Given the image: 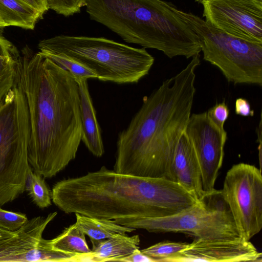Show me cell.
Wrapping results in <instances>:
<instances>
[{
  "instance_id": "6da1fadb",
  "label": "cell",
  "mask_w": 262,
  "mask_h": 262,
  "mask_svg": "<svg viewBox=\"0 0 262 262\" xmlns=\"http://www.w3.org/2000/svg\"><path fill=\"white\" fill-rule=\"evenodd\" d=\"M19 82L28 109V161L51 178L73 160L81 141L78 85L67 70L28 47L21 51Z\"/></svg>"
},
{
  "instance_id": "7a4b0ae2",
  "label": "cell",
  "mask_w": 262,
  "mask_h": 262,
  "mask_svg": "<svg viewBox=\"0 0 262 262\" xmlns=\"http://www.w3.org/2000/svg\"><path fill=\"white\" fill-rule=\"evenodd\" d=\"M200 64V55L193 56L181 72L143 98L128 126L118 134L113 170L175 181L173 155L190 116Z\"/></svg>"
},
{
  "instance_id": "3957f363",
  "label": "cell",
  "mask_w": 262,
  "mask_h": 262,
  "mask_svg": "<svg viewBox=\"0 0 262 262\" xmlns=\"http://www.w3.org/2000/svg\"><path fill=\"white\" fill-rule=\"evenodd\" d=\"M51 198L66 213L110 220L167 216L199 202L175 181L119 173L105 166L58 181Z\"/></svg>"
},
{
  "instance_id": "277c9868",
  "label": "cell",
  "mask_w": 262,
  "mask_h": 262,
  "mask_svg": "<svg viewBox=\"0 0 262 262\" xmlns=\"http://www.w3.org/2000/svg\"><path fill=\"white\" fill-rule=\"evenodd\" d=\"M90 18L105 26L125 42L161 51L168 57L183 54L193 32L161 0H85Z\"/></svg>"
},
{
  "instance_id": "5b68a950",
  "label": "cell",
  "mask_w": 262,
  "mask_h": 262,
  "mask_svg": "<svg viewBox=\"0 0 262 262\" xmlns=\"http://www.w3.org/2000/svg\"><path fill=\"white\" fill-rule=\"evenodd\" d=\"M38 52L66 57L93 72L102 81L137 83L147 75L154 58L145 48L104 37L59 35L38 43Z\"/></svg>"
},
{
  "instance_id": "8992f818",
  "label": "cell",
  "mask_w": 262,
  "mask_h": 262,
  "mask_svg": "<svg viewBox=\"0 0 262 262\" xmlns=\"http://www.w3.org/2000/svg\"><path fill=\"white\" fill-rule=\"evenodd\" d=\"M30 124L27 100L19 81L0 101V206L25 191Z\"/></svg>"
},
{
  "instance_id": "52a82bcc",
  "label": "cell",
  "mask_w": 262,
  "mask_h": 262,
  "mask_svg": "<svg viewBox=\"0 0 262 262\" xmlns=\"http://www.w3.org/2000/svg\"><path fill=\"white\" fill-rule=\"evenodd\" d=\"M173 9L197 35L204 59L217 67L228 81L262 85V43L233 36L192 13Z\"/></svg>"
},
{
  "instance_id": "ba28073f",
  "label": "cell",
  "mask_w": 262,
  "mask_h": 262,
  "mask_svg": "<svg viewBox=\"0 0 262 262\" xmlns=\"http://www.w3.org/2000/svg\"><path fill=\"white\" fill-rule=\"evenodd\" d=\"M112 221L136 230L144 229L155 233L184 232L194 236L196 238L218 239L241 237L225 202L208 205L205 200L167 216L127 217Z\"/></svg>"
},
{
  "instance_id": "9c48e42d",
  "label": "cell",
  "mask_w": 262,
  "mask_h": 262,
  "mask_svg": "<svg viewBox=\"0 0 262 262\" xmlns=\"http://www.w3.org/2000/svg\"><path fill=\"white\" fill-rule=\"evenodd\" d=\"M219 194L227 205L242 238L250 241L262 228L261 171L240 163L227 171Z\"/></svg>"
},
{
  "instance_id": "30bf717a",
  "label": "cell",
  "mask_w": 262,
  "mask_h": 262,
  "mask_svg": "<svg viewBox=\"0 0 262 262\" xmlns=\"http://www.w3.org/2000/svg\"><path fill=\"white\" fill-rule=\"evenodd\" d=\"M184 132L196 155L207 198L219 194L220 191L214 188V185L223 163L226 130L217 126L205 112L190 115Z\"/></svg>"
},
{
  "instance_id": "8fae6325",
  "label": "cell",
  "mask_w": 262,
  "mask_h": 262,
  "mask_svg": "<svg viewBox=\"0 0 262 262\" xmlns=\"http://www.w3.org/2000/svg\"><path fill=\"white\" fill-rule=\"evenodd\" d=\"M205 21L243 39L262 43V0H206Z\"/></svg>"
},
{
  "instance_id": "7c38bea8",
  "label": "cell",
  "mask_w": 262,
  "mask_h": 262,
  "mask_svg": "<svg viewBox=\"0 0 262 262\" xmlns=\"http://www.w3.org/2000/svg\"><path fill=\"white\" fill-rule=\"evenodd\" d=\"M262 254L250 242L242 237L228 239L195 238L187 247L166 262H238L262 260Z\"/></svg>"
},
{
  "instance_id": "4fadbf2b",
  "label": "cell",
  "mask_w": 262,
  "mask_h": 262,
  "mask_svg": "<svg viewBox=\"0 0 262 262\" xmlns=\"http://www.w3.org/2000/svg\"><path fill=\"white\" fill-rule=\"evenodd\" d=\"M172 167L175 181L199 201L207 196L203 190L200 164L193 147L184 132L177 143Z\"/></svg>"
},
{
  "instance_id": "5bb4252c",
  "label": "cell",
  "mask_w": 262,
  "mask_h": 262,
  "mask_svg": "<svg viewBox=\"0 0 262 262\" xmlns=\"http://www.w3.org/2000/svg\"><path fill=\"white\" fill-rule=\"evenodd\" d=\"M57 214L55 211L46 216L34 217L16 230L15 235L0 239V262H17L19 257L37 246Z\"/></svg>"
},
{
  "instance_id": "9a60e30c",
  "label": "cell",
  "mask_w": 262,
  "mask_h": 262,
  "mask_svg": "<svg viewBox=\"0 0 262 262\" xmlns=\"http://www.w3.org/2000/svg\"><path fill=\"white\" fill-rule=\"evenodd\" d=\"M75 80L78 85L80 97L82 126L81 141L94 156L100 157L103 155L104 149L100 127L89 92L88 79Z\"/></svg>"
},
{
  "instance_id": "2e32d148",
  "label": "cell",
  "mask_w": 262,
  "mask_h": 262,
  "mask_svg": "<svg viewBox=\"0 0 262 262\" xmlns=\"http://www.w3.org/2000/svg\"><path fill=\"white\" fill-rule=\"evenodd\" d=\"M90 240L95 261H119L139 249L140 243L138 235L128 236L126 233H116L104 239Z\"/></svg>"
},
{
  "instance_id": "e0dca14e",
  "label": "cell",
  "mask_w": 262,
  "mask_h": 262,
  "mask_svg": "<svg viewBox=\"0 0 262 262\" xmlns=\"http://www.w3.org/2000/svg\"><path fill=\"white\" fill-rule=\"evenodd\" d=\"M43 15L24 0H0V19L4 27L33 30Z\"/></svg>"
},
{
  "instance_id": "ac0fdd59",
  "label": "cell",
  "mask_w": 262,
  "mask_h": 262,
  "mask_svg": "<svg viewBox=\"0 0 262 262\" xmlns=\"http://www.w3.org/2000/svg\"><path fill=\"white\" fill-rule=\"evenodd\" d=\"M21 55L0 32V101L18 83Z\"/></svg>"
},
{
  "instance_id": "d6986e66",
  "label": "cell",
  "mask_w": 262,
  "mask_h": 262,
  "mask_svg": "<svg viewBox=\"0 0 262 262\" xmlns=\"http://www.w3.org/2000/svg\"><path fill=\"white\" fill-rule=\"evenodd\" d=\"M78 228L90 239L101 240L108 238L116 233L132 232L136 229L124 226L103 218L92 217L75 213Z\"/></svg>"
},
{
  "instance_id": "ffe728a7",
  "label": "cell",
  "mask_w": 262,
  "mask_h": 262,
  "mask_svg": "<svg viewBox=\"0 0 262 262\" xmlns=\"http://www.w3.org/2000/svg\"><path fill=\"white\" fill-rule=\"evenodd\" d=\"M54 249L75 255H85L92 252L88 246L85 234L75 223L66 227L55 238L47 240Z\"/></svg>"
},
{
  "instance_id": "44dd1931",
  "label": "cell",
  "mask_w": 262,
  "mask_h": 262,
  "mask_svg": "<svg viewBox=\"0 0 262 262\" xmlns=\"http://www.w3.org/2000/svg\"><path fill=\"white\" fill-rule=\"evenodd\" d=\"M41 176L34 172L32 168L29 171L25 186V191L39 208L43 209L52 204L51 192Z\"/></svg>"
},
{
  "instance_id": "7402d4cb",
  "label": "cell",
  "mask_w": 262,
  "mask_h": 262,
  "mask_svg": "<svg viewBox=\"0 0 262 262\" xmlns=\"http://www.w3.org/2000/svg\"><path fill=\"white\" fill-rule=\"evenodd\" d=\"M186 243L163 241L141 250V251L155 260V262H166L169 258L185 249Z\"/></svg>"
},
{
  "instance_id": "603a6c76",
  "label": "cell",
  "mask_w": 262,
  "mask_h": 262,
  "mask_svg": "<svg viewBox=\"0 0 262 262\" xmlns=\"http://www.w3.org/2000/svg\"><path fill=\"white\" fill-rule=\"evenodd\" d=\"M39 53L69 71L75 79L96 78V75L91 70L66 57L50 53Z\"/></svg>"
},
{
  "instance_id": "cb8c5ba5",
  "label": "cell",
  "mask_w": 262,
  "mask_h": 262,
  "mask_svg": "<svg viewBox=\"0 0 262 262\" xmlns=\"http://www.w3.org/2000/svg\"><path fill=\"white\" fill-rule=\"evenodd\" d=\"M27 215L20 212L8 211L0 206V229L9 231H15L28 221Z\"/></svg>"
},
{
  "instance_id": "d4e9b609",
  "label": "cell",
  "mask_w": 262,
  "mask_h": 262,
  "mask_svg": "<svg viewBox=\"0 0 262 262\" xmlns=\"http://www.w3.org/2000/svg\"><path fill=\"white\" fill-rule=\"evenodd\" d=\"M49 9L68 17L79 13L85 5V0H47Z\"/></svg>"
},
{
  "instance_id": "484cf974",
  "label": "cell",
  "mask_w": 262,
  "mask_h": 262,
  "mask_svg": "<svg viewBox=\"0 0 262 262\" xmlns=\"http://www.w3.org/2000/svg\"><path fill=\"white\" fill-rule=\"evenodd\" d=\"M211 120L220 128L225 129L224 125L229 115V110L224 100L216 103L207 112Z\"/></svg>"
},
{
  "instance_id": "4316f807",
  "label": "cell",
  "mask_w": 262,
  "mask_h": 262,
  "mask_svg": "<svg viewBox=\"0 0 262 262\" xmlns=\"http://www.w3.org/2000/svg\"><path fill=\"white\" fill-rule=\"evenodd\" d=\"M235 112L236 115L244 117H252L254 111L251 110V105L248 100L243 98H237L235 102Z\"/></svg>"
},
{
  "instance_id": "83f0119b",
  "label": "cell",
  "mask_w": 262,
  "mask_h": 262,
  "mask_svg": "<svg viewBox=\"0 0 262 262\" xmlns=\"http://www.w3.org/2000/svg\"><path fill=\"white\" fill-rule=\"evenodd\" d=\"M119 261L125 262H155V260L137 249L129 255L121 259Z\"/></svg>"
},
{
  "instance_id": "f1b7e54d",
  "label": "cell",
  "mask_w": 262,
  "mask_h": 262,
  "mask_svg": "<svg viewBox=\"0 0 262 262\" xmlns=\"http://www.w3.org/2000/svg\"><path fill=\"white\" fill-rule=\"evenodd\" d=\"M44 14L49 9L47 0H24Z\"/></svg>"
},
{
  "instance_id": "f546056e",
  "label": "cell",
  "mask_w": 262,
  "mask_h": 262,
  "mask_svg": "<svg viewBox=\"0 0 262 262\" xmlns=\"http://www.w3.org/2000/svg\"><path fill=\"white\" fill-rule=\"evenodd\" d=\"M16 231H9L0 229V239L15 235Z\"/></svg>"
},
{
  "instance_id": "4dcf8cb0",
  "label": "cell",
  "mask_w": 262,
  "mask_h": 262,
  "mask_svg": "<svg viewBox=\"0 0 262 262\" xmlns=\"http://www.w3.org/2000/svg\"><path fill=\"white\" fill-rule=\"evenodd\" d=\"M5 28L4 26V25H3V24L2 23V21L0 19V29H2V28Z\"/></svg>"
},
{
  "instance_id": "1f68e13d",
  "label": "cell",
  "mask_w": 262,
  "mask_h": 262,
  "mask_svg": "<svg viewBox=\"0 0 262 262\" xmlns=\"http://www.w3.org/2000/svg\"><path fill=\"white\" fill-rule=\"evenodd\" d=\"M206 1V0H195V2H199V3H202V2Z\"/></svg>"
}]
</instances>
